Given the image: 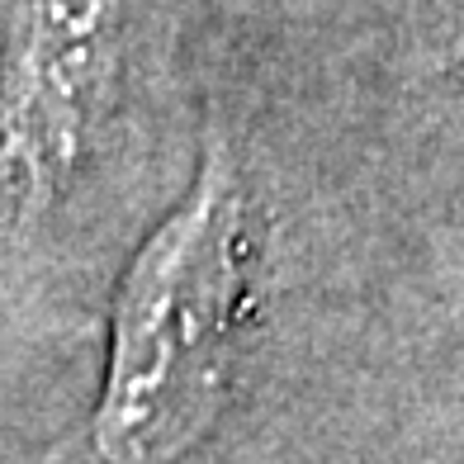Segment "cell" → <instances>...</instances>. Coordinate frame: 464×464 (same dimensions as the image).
I'll return each mask as SVG.
<instances>
[{"label": "cell", "instance_id": "2", "mask_svg": "<svg viewBox=\"0 0 464 464\" xmlns=\"http://www.w3.org/2000/svg\"><path fill=\"white\" fill-rule=\"evenodd\" d=\"M119 72V0H14L0 57V185L19 218L67 195Z\"/></svg>", "mask_w": 464, "mask_h": 464}, {"label": "cell", "instance_id": "1", "mask_svg": "<svg viewBox=\"0 0 464 464\" xmlns=\"http://www.w3.org/2000/svg\"><path fill=\"white\" fill-rule=\"evenodd\" d=\"M246 261V189L214 138L195 185L123 270L91 417L104 464H176L208 436L232 379Z\"/></svg>", "mask_w": 464, "mask_h": 464}]
</instances>
